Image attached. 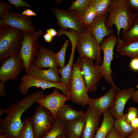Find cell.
Returning <instances> with one entry per match:
<instances>
[{
  "label": "cell",
  "instance_id": "obj_29",
  "mask_svg": "<svg viewBox=\"0 0 138 138\" xmlns=\"http://www.w3.org/2000/svg\"><path fill=\"white\" fill-rule=\"evenodd\" d=\"M92 0H76L72 1V4L67 10H75L81 18L89 7Z\"/></svg>",
  "mask_w": 138,
  "mask_h": 138
},
{
  "label": "cell",
  "instance_id": "obj_48",
  "mask_svg": "<svg viewBox=\"0 0 138 138\" xmlns=\"http://www.w3.org/2000/svg\"><path fill=\"white\" fill-rule=\"evenodd\" d=\"M57 138H70L68 137H66L65 136H59Z\"/></svg>",
  "mask_w": 138,
  "mask_h": 138
},
{
  "label": "cell",
  "instance_id": "obj_28",
  "mask_svg": "<svg viewBox=\"0 0 138 138\" xmlns=\"http://www.w3.org/2000/svg\"><path fill=\"white\" fill-rule=\"evenodd\" d=\"M120 34L121 38L126 41H138V16L135 19L131 28L126 31L122 30Z\"/></svg>",
  "mask_w": 138,
  "mask_h": 138
},
{
  "label": "cell",
  "instance_id": "obj_19",
  "mask_svg": "<svg viewBox=\"0 0 138 138\" xmlns=\"http://www.w3.org/2000/svg\"><path fill=\"white\" fill-rule=\"evenodd\" d=\"M33 64L36 66L40 68H57L59 66L56 53L49 48L42 45L40 46Z\"/></svg>",
  "mask_w": 138,
  "mask_h": 138
},
{
  "label": "cell",
  "instance_id": "obj_6",
  "mask_svg": "<svg viewBox=\"0 0 138 138\" xmlns=\"http://www.w3.org/2000/svg\"><path fill=\"white\" fill-rule=\"evenodd\" d=\"M43 34L42 31L40 30L34 32L24 33L19 55L22 61L26 73L29 66L33 64L38 54L40 45L37 40Z\"/></svg>",
  "mask_w": 138,
  "mask_h": 138
},
{
  "label": "cell",
  "instance_id": "obj_10",
  "mask_svg": "<svg viewBox=\"0 0 138 138\" xmlns=\"http://www.w3.org/2000/svg\"><path fill=\"white\" fill-rule=\"evenodd\" d=\"M31 118L35 138H42L51 128L55 118L48 110L39 105Z\"/></svg>",
  "mask_w": 138,
  "mask_h": 138
},
{
  "label": "cell",
  "instance_id": "obj_17",
  "mask_svg": "<svg viewBox=\"0 0 138 138\" xmlns=\"http://www.w3.org/2000/svg\"><path fill=\"white\" fill-rule=\"evenodd\" d=\"M85 112L86 115V122L81 138H93L103 113L89 105Z\"/></svg>",
  "mask_w": 138,
  "mask_h": 138
},
{
  "label": "cell",
  "instance_id": "obj_22",
  "mask_svg": "<svg viewBox=\"0 0 138 138\" xmlns=\"http://www.w3.org/2000/svg\"><path fill=\"white\" fill-rule=\"evenodd\" d=\"M116 46L115 51L119 55L129 57L131 59L138 58V41L127 42L120 38Z\"/></svg>",
  "mask_w": 138,
  "mask_h": 138
},
{
  "label": "cell",
  "instance_id": "obj_20",
  "mask_svg": "<svg viewBox=\"0 0 138 138\" xmlns=\"http://www.w3.org/2000/svg\"><path fill=\"white\" fill-rule=\"evenodd\" d=\"M59 73L57 68L42 69L33 64L29 66L27 74L50 82L58 83L61 82V77Z\"/></svg>",
  "mask_w": 138,
  "mask_h": 138
},
{
  "label": "cell",
  "instance_id": "obj_47",
  "mask_svg": "<svg viewBox=\"0 0 138 138\" xmlns=\"http://www.w3.org/2000/svg\"><path fill=\"white\" fill-rule=\"evenodd\" d=\"M0 138H7L4 134L2 133H0Z\"/></svg>",
  "mask_w": 138,
  "mask_h": 138
},
{
  "label": "cell",
  "instance_id": "obj_31",
  "mask_svg": "<svg viewBox=\"0 0 138 138\" xmlns=\"http://www.w3.org/2000/svg\"><path fill=\"white\" fill-rule=\"evenodd\" d=\"M23 122L24 124L23 130L19 138H35L31 117L25 119Z\"/></svg>",
  "mask_w": 138,
  "mask_h": 138
},
{
  "label": "cell",
  "instance_id": "obj_39",
  "mask_svg": "<svg viewBox=\"0 0 138 138\" xmlns=\"http://www.w3.org/2000/svg\"><path fill=\"white\" fill-rule=\"evenodd\" d=\"M132 9L135 12L138 11V0H127Z\"/></svg>",
  "mask_w": 138,
  "mask_h": 138
},
{
  "label": "cell",
  "instance_id": "obj_42",
  "mask_svg": "<svg viewBox=\"0 0 138 138\" xmlns=\"http://www.w3.org/2000/svg\"><path fill=\"white\" fill-rule=\"evenodd\" d=\"M5 83L0 82V95L1 96H5Z\"/></svg>",
  "mask_w": 138,
  "mask_h": 138
},
{
  "label": "cell",
  "instance_id": "obj_36",
  "mask_svg": "<svg viewBox=\"0 0 138 138\" xmlns=\"http://www.w3.org/2000/svg\"><path fill=\"white\" fill-rule=\"evenodd\" d=\"M10 3L13 5L17 9L19 7L24 6L32 8L33 7L30 5L27 2L21 0H8Z\"/></svg>",
  "mask_w": 138,
  "mask_h": 138
},
{
  "label": "cell",
  "instance_id": "obj_3",
  "mask_svg": "<svg viewBox=\"0 0 138 138\" xmlns=\"http://www.w3.org/2000/svg\"><path fill=\"white\" fill-rule=\"evenodd\" d=\"M24 32L7 25L0 27V63L12 55L19 54Z\"/></svg>",
  "mask_w": 138,
  "mask_h": 138
},
{
  "label": "cell",
  "instance_id": "obj_30",
  "mask_svg": "<svg viewBox=\"0 0 138 138\" xmlns=\"http://www.w3.org/2000/svg\"><path fill=\"white\" fill-rule=\"evenodd\" d=\"M111 0H92L90 5L95 8L97 15L108 13Z\"/></svg>",
  "mask_w": 138,
  "mask_h": 138
},
{
  "label": "cell",
  "instance_id": "obj_16",
  "mask_svg": "<svg viewBox=\"0 0 138 138\" xmlns=\"http://www.w3.org/2000/svg\"><path fill=\"white\" fill-rule=\"evenodd\" d=\"M108 14L100 16L97 15L93 21L86 28L96 40L99 44L106 37L114 32L113 30L108 29L106 23Z\"/></svg>",
  "mask_w": 138,
  "mask_h": 138
},
{
  "label": "cell",
  "instance_id": "obj_15",
  "mask_svg": "<svg viewBox=\"0 0 138 138\" xmlns=\"http://www.w3.org/2000/svg\"><path fill=\"white\" fill-rule=\"evenodd\" d=\"M135 91L134 87L128 86L124 89H119L117 91L114 104L108 109L114 119H118L123 115L125 105L128 100L132 98Z\"/></svg>",
  "mask_w": 138,
  "mask_h": 138
},
{
  "label": "cell",
  "instance_id": "obj_11",
  "mask_svg": "<svg viewBox=\"0 0 138 138\" xmlns=\"http://www.w3.org/2000/svg\"><path fill=\"white\" fill-rule=\"evenodd\" d=\"M35 87L43 90L54 87L61 90L65 95L70 97L68 87L62 82L58 83L50 82L27 74L22 76L18 88L21 94L26 95L29 88Z\"/></svg>",
  "mask_w": 138,
  "mask_h": 138
},
{
  "label": "cell",
  "instance_id": "obj_25",
  "mask_svg": "<svg viewBox=\"0 0 138 138\" xmlns=\"http://www.w3.org/2000/svg\"><path fill=\"white\" fill-rule=\"evenodd\" d=\"M126 115L125 113L119 119H116L113 125L117 131L125 138L128 137L134 130L130 123L127 121Z\"/></svg>",
  "mask_w": 138,
  "mask_h": 138
},
{
  "label": "cell",
  "instance_id": "obj_38",
  "mask_svg": "<svg viewBox=\"0 0 138 138\" xmlns=\"http://www.w3.org/2000/svg\"><path fill=\"white\" fill-rule=\"evenodd\" d=\"M129 66L130 68L135 71H138V58L131 59Z\"/></svg>",
  "mask_w": 138,
  "mask_h": 138
},
{
  "label": "cell",
  "instance_id": "obj_8",
  "mask_svg": "<svg viewBox=\"0 0 138 138\" xmlns=\"http://www.w3.org/2000/svg\"><path fill=\"white\" fill-rule=\"evenodd\" d=\"M119 39L117 34L113 32L104 39L100 44L103 53V60L101 65L103 77L106 82L111 85L114 84L111 76L112 72L111 68V63L113 59L114 48Z\"/></svg>",
  "mask_w": 138,
  "mask_h": 138
},
{
  "label": "cell",
  "instance_id": "obj_18",
  "mask_svg": "<svg viewBox=\"0 0 138 138\" xmlns=\"http://www.w3.org/2000/svg\"><path fill=\"white\" fill-rule=\"evenodd\" d=\"M119 89L115 83L111 85L110 90L102 96L97 98H90L88 105L103 113L113 105L116 93Z\"/></svg>",
  "mask_w": 138,
  "mask_h": 138
},
{
  "label": "cell",
  "instance_id": "obj_2",
  "mask_svg": "<svg viewBox=\"0 0 138 138\" xmlns=\"http://www.w3.org/2000/svg\"><path fill=\"white\" fill-rule=\"evenodd\" d=\"M108 13L106 27L112 30L113 26H115L119 39L121 30L126 31L130 30L138 16V11H135L132 9L127 0H111Z\"/></svg>",
  "mask_w": 138,
  "mask_h": 138
},
{
  "label": "cell",
  "instance_id": "obj_1",
  "mask_svg": "<svg viewBox=\"0 0 138 138\" xmlns=\"http://www.w3.org/2000/svg\"><path fill=\"white\" fill-rule=\"evenodd\" d=\"M43 90L27 95L20 101L12 104L9 108L0 109V116L7 114L3 119L0 120V132L7 138H19L24 127L22 115L38 99L45 96Z\"/></svg>",
  "mask_w": 138,
  "mask_h": 138
},
{
  "label": "cell",
  "instance_id": "obj_44",
  "mask_svg": "<svg viewBox=\"0 0 138 138\" xmlns=\"http://www.w3.org/2000/svg\"><path fill=\"white\" fill-rule=\"evenodd\" d=\"M132 127L134 129L138 128V117L133 120L130 122Z\"/></svg>",
  "mask_w": 138,
  "mask_h": 138
},
{
  "label": "cell",
  "instance_id": "obj_40",
  "mask_svg": "<svg viewBox=\"0 0 138 138\" xmlns=\"http://www.w3.org/2000/svg\"><path fill=\"white\" fill-rule=\"evenodd\" d=\"M22 13L24 15L29 17L36 16L37 15L35 13L29 8L23 11Z\"/></svg>",
  "mask_w": 138,
  "mask_h": 138
},
{
  "label": "cell",
  "instance_id": "obj_43",
  "mask_svg": "<svg viewBox=\"0 0 138 138\" xmlns=\"http://www.w3.org/2000/svg\"><path fill=\"white\" fill-rule=\"evenodd\" d=\"M43 37L44 40L47 42L50 43L53 40V37L50 34L46 33L43 36Z\"/></svg>",
  "mask_w": 138,
  "mask_h": 138
},
{
  "label": "cell",
  "instance_id": "obj_46",
  "mask_svg": "<svg viewBox=\"0 0 138 138\" xmlns=\"http://www.w3.org/2000/svg\"><path fill=\"white\" fill-rule=\"evenodd\" d=\"M132 101L135 103H138V89L133 93L132 97Z\"/></svg>",
  "mask_w": 138,
  "mask_h": 138
},
{
  "label": "cell",
  "instance_id": "obj_24",
  "mask_svg": "<svg viewBox=\"0 0 138 138\" xmlns=\"http://www.w3.org/2000/svg\"><path fill=\"white\" fill-rule=\"evenodd\" d=\"M103 118L102 124L97 129L93 138H106L109 131L113 127L114 119L108 110L103 111Z\"/></svg>",
  "mask_w": 138,
  "mask_h": 138
},
{
  "label": "cell",
  "instance_id": "obj_13",
  "mask_svg": "<svg viewBox=\"0 0 138 138\" xmlns=\"http://www.w3.org/2000/svg\"><path fill=\"white\" fill-rule=\"evenodd\" d=\"M4 25L19 29L24 32L36 31L31 17L20 13L9 11L4 18L0 19V27Z\"/></svg>",
  "mask_w": 138,
  "mask_h": 138
},
{
  "label": "cell",
  "instance_id": "obj_26",
  "mask_svg": "<svg viewBox=\"0 0 138 138\" xmlns=\"http://www.w3.org/2000/svg\"><path fill=\"white\" fill-rule=\"evenodd\" d=\"M75 48V47H72L70 58L66 65L62 69H58L59 73L61 76V82L68 87L70 84L72 75L74 54Z\"/></svg>",
  "mask_w": 138,
  "mask_h": 138
},
{
  "label": "cell",
  "instance_id": "obj_4",
  "mask_svg": "<svg viewBox=\"0 0 138 138\" xmlns=\"http://www.w3.org/2000/svg\"><path fill=\"white\" fill-rule=\"evenodd\" d=\"M70 97L74 103L84 106L88 104L90 98L79 66L73 63L70 84L68 86Z\"/></svg>",
  "mask_w": 138,
  "mask_h": 138
},
{
  "label": "cell",
  "instance_id": "obj_5",
  "mask_svg": "<svg viewBox=\"0 0 138 138\" xmlns=\"http://www.w3.org/2000/svg\"><path fill=\"white\" fill-rule=\"evenodd\" d=\"M76 48L79 56L95 61L97 65L102 63L100 45L86 28L79 33Z\"/></svg>",
  "mask_w": 138,
  "mask_h": 138
},
{
  "label": "cell",
  "instance_id": "obj_49",
  "mask_svg": "<svg viewBox=\"0 0 138 138\" xmlns=\"http://www.w3.org/2000/svg\"><path fill=\"white\" fill-rule=\"evenodd\" d=\"M136 88L138 89V83L137 85Z\"/></svg>",
  "mask_w": 138,
  "mask_h": 138
},
{
  "label": "cell",
  "instance_id": "obj_35",
  "mask_svg": "<svg viewBox=\"0 0 138 138\" xmlns=\"http://www.w3.org/2000/svg\"><path fill=\"white\" fill-rule=\"evenodd\" d=\"M127 121L129 123L134 119L138 117V111L137 108L130 107L129 109L128 112L126 113Z\"/></svg>",
  "mask_w": 138,
  "mask_h": 138
},
{
  "label": "cell",
  "instance_id": "obj_33",
  "mask_svg": "<svg viewBox=\"0 0 138 138\" xmlns=\"http://www.w3.org/2000/svg\"><path fill=\"white\" fill-rule=\"evenodd\" d=\"M69 43L68 40H66L61 49L56 53L57 61L60 69H62L65 66V53Z\"/></svg>",
  "mask_w": 138,
  "mask_h": 138
},
{
  "label": "cell",
  "instance_id": "obj_41",
  "mask_svg": "<svg viewBox=\"0 0 138 138\" xmlns=\"http://www.w3.org/2000/svg\"><path fill=\"white\" fill-rule=\"evenodd\" d=\"M46 33L52 36L53 38L56 37L57 34V31L53 28L47 29H46Z\"/></svg>",
  "mask_w": 138,
  "mask_h": 138
},
{
  "label": "cell",
  "instance_id": "obj_21",
  "mask_svg": "<svg viewBox=\"0 0 138 138\" xmlns=\"http://www.w3.org/2000/svg\"><path fill=\"white\" fill-rule=\"evenodd\" d=\"M85 112L75 119L64 123L66 134L70 138H81L86 122Z\"/></svg>",
  "mask_w": 138,
  "mask_h": 138
},
{
  "label": "cell",
  "instance_id": "obj_14",
  "mask_svg": "<svg viewBox=\"0 0 138 138\" xmlns=\"http://www.w3.org/2000/svg\"><path fill=\"white\" fill-rule=\"evenodd\" d=\"M58 90L54 88L51 93L36 102L39 106L48 110L55 118H56L57 113L60 108L66 103V101L70 99V97L60 93Z\"/></svg>",
  "mask_w": 138,
  "mask_h": 138
},
{
  "label": "cell",
  "instance_id": "obj_23",
  "mask_svg": "<svg viewBox=\"0 0 138 138\" xmlns=\"http://www.w3.org/2000/svg\"><path fill=\"white\" fill-rule=\"evenodd\" d=\"M84 112L82 110H75L70 105L65 103L58 111L56 118L65 123L74 120Z\"/></svg>",
  "mask_w": 138,
  "mask_h": 138
},
{
  "label": "cell",
  "instance_id": "obj_27",
  "mask_svg": "<svg viewBox=\"0 0 138 138\" xmlns=\"http://www.w3.org/2000/svg\"><path fill=\"white\" fill-rule=\"evenodd\" d=\"M66 134L64 123L57 118L51 129L42 138H57Z\"/></svg>",
  "mask_w": 138,
  "mask_h": 138
},
{
  "label": "cell",
  "instance_id": "obj_9",
  "mask_svg": "<svg viewBox=\"0 0 138 138\" xmlns=\"http://www.w3.org/2000/svg\"><path fill=\"white\" fill-rule=\"evenodd\" d=\"M50 10L55 16L60 29L66 30L70 28L79 34L86 29L76 11L66 10L56 7H51Z\"/></svg>",
  "mask_w": 138,
  "mask_h": 138
},
{
  "label": "cell",
  "instance_id": "obj_34",
  "mask_svg": "<svg viewBox=\"0 0 138 138\" xmlns=\"http://www.w3.org/2000/svg\"><path fill=\"white\" fill-rule=\"evenodd\" d=\"M12 5L10 3L1 1H0V17L4 18L9 11L12 7Z\"/></svg>",
  "mask_w": 138,
  "mask_h": 138
},
{
  "label": "cell",
  "instance_id": "obj_32",
  "mask_svg": "<svg viewBox=\"0 0 138 138\" xmlns=\"http://www.w3.org/2000/svg\"><path fill=\"white\" fill-rule=\"evenodd\" d=\"M97 15L95 8L90 4L88 8L81 18L82 22L86 28L92 22Z\"/></svg>",
  "mask_w": 138,
  "mask_h": 138
},
{
  "label": "cell",
  "instance_id": "obj_7",
  "mask_svg": "<svg viewBox=\"0 0 138 138\" xmlns=\"http://www.w3.org/2000/svg\"><path fill=\"white\" fill-rule=\"evenodd\" d=\"M93 60L79 56L76 63L80 67L88 92L96 91L97 84L103 77L101 65L95 64Z\"/></svg>",
  "mask_w": 138,
  "mask_h": 138
},
{
  "label": "cell",
  "instance_id": "obj_45",
  "mask_svg": "<svg viewBox=\"0 0 138 138\" xmlns=\"http://www.w3.org/2000/svg\"><path fill=\"white\" fill-rule=\"evenodd\" d=\"M127 138H138V128L134 129L132 132Z\"/></svg>",
  "mask_w": 138,
  "mask_h": 138
},
{
  "label": "cell",
  "instance_id": "obj_37",
  "mask_svg": "<svg viewBox=\"0 0 138 138\" xmlns=\"http://www.w3.org/2000/svg\"><path fill=\"white\" fill-rule=\"evenodd\" d=\"M106 138H125L121 135L113 127L109 131Z\"/></svg>",
  "mask_w": 138,
  "mask_h": 138
},
{
  "label": "cell",
  "instance_id": "obj_12",
  "mask_svg": "<svg viewBox=\"0 0 138 138\" xmlns=\"http://www.w3.org/2000/svg\"><path fill=\"white\" fill-rule=\"evenodd\" d=\"M24 66L19 54L11 55L2 63L0 67V82L5 83L18 79Z\"/></svg>",
  "mask_w": 138,
  "mask_h": 138
}]
</instances>
